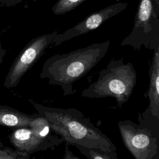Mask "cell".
Wrapping results in <instances>:
<instances>
[{
	"mask_svg": "<svg viewBox=\"0 0 159 159\" xmlns=\"http://www.w3.org/2000/svg\"><path fill=\"white\" fill-rule=\"evenodd\" d=\"M57 34V31L43 34L32 39L26 44L15 58L5 78L4 86L6 88L17 86L26 72L42 56Z\"/></svg>",
	"mask_w": 159,
	"mask_h": 159,
	"instance_id": "cell-6",
	"label": "cell"
},
{
	"mask_svg": "<svg viewBox=\"0 0 159 159\" xmlns=\"http://www.w3.org/2000/svg\"><path fill=\"white\" fill-rule=\"evenodd\" d=\"M24 0H0V6L11 7L16 6L18 3L22 2ZM33 1H36L37 0H31Z\"/></svg>",
	"mask_w": 159,
	"mask_h": 159,
	"instance_id": "cell-15",
	"label": "cell"
},
{
	"mask_svg": "<svg viewBox=\"0 0 159 159\" xmlns=\"http://www.w3.org/2000/svg\"><path fill=\"white\" fill-rule=\"evenodd\" d=\"M136 83L137 73L132 63H124L123 58L112 59L99 72L98 78L82 91L81 96L114 98L121 107L129 100Z\"/></svg>",
	"mask_w": 159,
	"mask_h": 159,
	"instance_id": "cell-3",
	"label": "cell"
},
{
	"mask_svg": "<svg viewBox=\"0 0 159 159\" xmlns=\"http://www.w3.org/2000/svg\"><path fill=\"white\" fill-rule=\"evenodd\" d=\"M135 50L154 51L159 46V0H139L130 33L120 43Z\"/></svg>",
	"mask_w": 159,
	"mask_h": 159,
	"instance_id": "cell-5",
	"label": "cell"
},
{
	"mask_svg": "<svg viewBox=\"0 0 159 159\" xmlns=\"http://www.w3.org/2000/svg\"><path fill=\"white\" fill-rule=\"evenodd\" d=\"M150 83L147 95L149 108L152 114L159 118V46L153 51L149 69Z\"/></svg>",
	"mask_w": 159,
	"mask_h": 159,
	"instance_id": "cell-9",
	"label": "cell"
},
{
	"mask_svg": "<svg viewBox=\"0 0 159 159\" xmlns=\"http://www.w3.org/2000/svg\"><path fill=\"white\" fill-rule=\"evenodd\" d=\"M127 6V2H119L94 12L63 33L57 34L52 43L57 46L63 42L95 30L106 20L125 10Z\"/></svg>",
	"mask_w": 159,
	"mask_h": 159,
	"instance_id": "cell-8",
	"label": "cell"
},
{
	"mask_svg": "<svg viewBox=\"0 0 159 159\" xmlns=\"http://www.w3.org/2000/svg\"><path fill=\"white\" fill-rule=\"evenodd\" d=\"M73 146L88 159H119L116 151H106L99 148H90L80 145Z\"/></svg>",
	"mask_w": 159,
	"mask_h": 159,
	"instance_id": "cell-11",
	"label": "cell"
},
{
	"mask_svg": "<svg viewBox=\"0 0 159 159\" xmlns=\"http://www.w3.org/2000/svg\"><path fill=\"white\" fill-rule=\"evenodd\" d=\"M32 104L39 115L48 120L50 129L62 137L66 145L117 151L112 140L82 112L74 108L46 106L36 102Z\"/></svg>",
	"mask_w": 159,
	"mask_h": 159,
	"instance_id": "cell-1",
	"label": "cell"
},
{
	"mask_svg": "<svg viewBox=\"0 0 159 159\" xmlns=\"http://www.w3.org/2000/svg\"><path fill=\"white\" fill-rule=\"evenodd\" d=\"M9 140L16 151L24 157L37 152L54 148L65 142L57 134L43 137L29 127L16 128L9 135Z\"/></svg>",
	"mask_w": 159,
	"mask_h": 159,
	"instance_id": "cell-7",
	"label": "cell"
},
{
	"mask_svg": "<svg viewBox=\"0 0 159 159\" xmlns=\"http://www.w3.org/2000/svg\"><path fill=\"white\" fill-rule=\"evenodd\" d=\"M110 41L96 43L84 48L49 57L40 74L48 84L60 86L64 96L73 94V84L88 73L106 55Z\"/></svg>",
	"mask_w": 159,
	"mask_h": 159,
	"instance_id": "cell-2",
	"label": "cell"
},
{
	"mask_svg": "<svg viewBox=\"0 0 159 159\" xmlns=\"http://www.w3.org/2000/svg\"><path fill=\"white\" fill-rule=\"evenodd\" d=\"M37 115H29L7 106L0 105V125L19 128L29 127Z\"/></svg>",
	"mask_w": 159,
	"mask_h": 159,
	"instance_id": "cell-10",
	"label": "cell"
},
{
	"mask_svg": "<svg viewBox=\"0 0 159 159\" xmlns=\"http://www.w3.org/2000/svg\"><path fill=\"white\" fill-rule=\"evenodd\" d=\"M123 143L135 159H159V118L148 107L138 114L137 122L117 123Z\"/></svg>",
	"mask_w": 159,
	"mask_h": 159,
	"instance_id": "cell-4",
	"label": "cell"
},
{
	"mask_svg": "<svg viewBox=\"0 0 159 159\" xmlns=\"http://www.w3.org/2000/svg\"><path fill=\"white\" fill-rule=\"evenodd\" d=\"M86 0H58L53 6L52 12L55 15H63L70 12Z\"/></svg>",
	"mask_w": 159,
	"mask_h": 159,
	"instance_id": "cell-13",
	"label": "cell"
},
{
	"mask_svg": "<svg viewBox=\"0 0 159 159\" xmlns=\"http://www.w3.org/2000/svg\"><path fill=\"white\" fill-rule=\"evenodd\" d=\"M6 51L2 47L1 42L0 41V65L2 63V61H3V58H4V56H5V55H6Z\"/></svg>",
	"mask_w": 159,
	"mask_h": 159,
	"instance_id": "cell-17",
	"label": "cell"
},
{
	"mask_svg": "<svg viewBox=\"0 0 159 159\" xmlns=\"http://www.w3.org/2000/svg\"><path fill=\"white\" fill-rule=\"evenodd\" d=\"M69 145L66 144L65 150V154L63 159H81L75 155L69 149Z\"/></svg>",
	"mask_w": 159,
	"mask_h": 159,
	"instance_id": "cell-16",
	"label": "cell"
},
{
	"mask_svg": "<svg viewBox=\"0 0 159 159\" xmlns=\"http://www.w3.org/2000/svg\"><path fill=\"white\" fill-rule=\"evenodd\" d=\"M22 155L8 147H0V159H19Z\"/></svg>",
	"mask_w": 159,
	"mask_h": 159,
	"instance_id": "cell-14",
	"label": "cell"
},
{
	"mask_svg": "<svg viewBox=\"0 0 159 159\" xmlns=\"http://www.w3.org/2000/svg\"><path fill=\"white\" fill-rule=\"evenodd\" d=\"M34 132L39 135L48 137L52 135V130L50 129V123L47 119L39 115L32 121L29 127Z\"/></svg>",
	"mask_w": 159,
	"mask_h": 159,
	"instance_id": "cell-12",
	"label": "cell"
},
{
	"mask_svg": "<svg viewBox=\"0 0 159 159\" xmlns=\"http://www.w3.org/2000/svg\"><path fill=\"white\" fill-rule=\"evenodd\" d=\"M24 157V156H22V157H20L19 159H24V158H23V157Z\"/></svg>",
	"mask_w": 159,
	"mask_h": 159,
	"instance_id": "cell-18",
	"label": "cell"
}]
</instances>
